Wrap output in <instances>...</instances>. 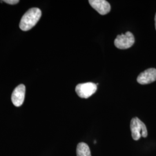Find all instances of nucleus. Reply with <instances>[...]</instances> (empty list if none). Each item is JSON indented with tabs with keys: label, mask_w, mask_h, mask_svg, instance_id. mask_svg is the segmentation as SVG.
<instances>
[{
	"label": "nucleus",
	"mask_w": 156,
	"mask_h": 156,
	"mask_svg": "<svg viewBox=\"0 0 156 156\" xmlns=\"http://www.w3.org/2000/svg\"><path fill=\"white\" fill-rule=\"evenodd\" d=\"M42 15V12L38 8H33L26 12L23 16L19 27L20 29L26 31L34 27L39 21Z\"/></svg>",
	"instance_id": "obj_1"
},
{
	"label": "nucleus",
	"mask_w": 156,
	"mask_h": 156,
	"mask_svg": "<svg viewBox=\"0 0 156 156\" xmlns=\"http://www.w3.org/2000/svg\"><path fill=\"white\" fill-rule=\"evenodd\" d=\"M131 135L135 140H138L142 136L146 138L147 136V130L145 124L138 117L132 119L130 123Z\"/></svg>",
	"instance_id": "obj_2"
},
{
	"label": "nucleus",
	"mask_w": 156,
	"mask_h": 156,
	"mask_svg": "<svg viewBox=\"0 0 156 156\" xmlns=\"http://www.w3.org/2000/svg\"><path fill=\"white\" fill-rule=\"evenodd\" d=\"M135 38L134 35L129 31L119 35L115 40V46L120 49H127L134 45Z\"/></svg>",
	"instance_id": "obj_3"
},
{
	"label": "nucleus",
	"mask_w": 156,
	"mask_h": 156,
	"mask_svg": "<svg viewBox=\"0 0 156 156\" xmlns=\"http://www.w3.org/2000/svg\"><path fill=\"white\" fill-rule=\"evenodd\" d=\"M97 90V84L93 82L78 84L75 91L78 96L82 98H88L94 94Z\"/></svg>",
	"instance_id": "obj_4"
},
{
	"label": "nucleus",
	"mask_w": 156,
	"mask_h": 156,
	"mask_svg": "<svg viewBox=\"0 0 156 156\" xmlns=\"http://www.w3.org/2000/svg\"><path fill=\"white\" fill-rule=\"evenodd\" d=\"M156 80V69L151 68L140 73L137 78V82L140 84H147Z\"/></svg>",
	"instance_id": "obj_5"
},
{
	"label": "nucleus",
	"mask_w": 156,
	"mask_h": 156,
	"mask_svg": "<svg viewBox=\"0 0 156 156\" xmlns=\"http://www.w3.org/2000/svg\"><path fill=\"white\" fill-rule=\"evenodd\" d=\"M26 93V87L24 84H20L13 90L12 94V102L16 106H20L24 102Z\"/></svg>",
	"instance_id": "obj_6"
},
{
	"label": "nucleus",
	"mask_w": 156,
	"mask_h": 156,
	"mask_svg": "<svg viewBox=\"0 0 156 156\" xmlns=\"http://www.w3.org/2000/svg\"><path fill=\"white\" fill-rule=\"evenodd\" d=\"M89 2L93 8L102 15L108 13L111 9L109 3L105 0H89Z\"/></svg>",
	"instance_id": "obj_7"
},
{
	"label": "nucleus",
	"mask_w": 156,
	"mask_h": 156,
	"mask_svg": "<svg viewBox=\"0 0 156 156\" xmlns=\"http://www.w3.org/2000/svg\"><path fill=\"white\" fill-rule=\"evenodd\" d=\"M76 155L77 156H91L89 146L84 142L79 143L76 147Z\"/></svg>",
	"instance_id": "obj_8"
},
{
	"label": "nucleus",
	"mask_w": 156,
	"mask_h": 156,
	"mask_svg": "<svg viewBox=\"0 0 156 156\" xmlns=\"http://www.w3.org/2000/svg\"><path fill=\"white\" fill-rule=\"evenodd\" d=\"M4 2L11 4V5H14V4H16L17 3H19V0H5V1H4Z\"/></svg>",
	"instance_id": "obj_9"
},
{
	"label": "nucleus",
	"mask_w": 156,
	"mask_h": 156,
	"mask_svg": "<svg viewBox=\"0 0 156 156\" xmlns=\"http://www.w3.org/2000/svg\"><path fill=\"white\" fill-rule=\"evenodd\" d=\"M154 20H155V27H156V15H155V18H154Z\"/></svg>",
	"instance_id": "obj_10"
},
{
	"label": "nucleus",
	"mask_w": 156,
	"mask_h": 156,
	"mask_svg": "<svg viewBox=\"0 0 156 156\" xmlns=\"http://www.w3.org/2000/svg\"><path fill=\"white\" fill-rule=\"evenodd\" d=\"M94 144H96V140H95L94 141Z\"/></svg>",
	"instance_id": "obj_11"
}]
</instances>
